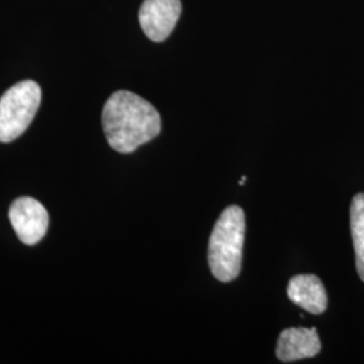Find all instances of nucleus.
I'll use <instances>...</instances> for the list:
<instances>
[{
    "instance_id": "f257e3e1",
    "label": "nucleus",
    "mask_w": 364,
    "mask_h": 364,
    "mask_svg": "<svg viewBox=\"0 0 364 364\" xmlns=\"http://www.w3.org/2000/svg\"><path fill=\"white\" fill-rule=\"evenodd\" d=\"M102 123L107 142L122 154H130L153 141L162 129L156 108L129 91H117L109 96L103 108Z\"/></svg>"
},
{
    "instance_id": "f03ea898",
    "label": "nucleus",
    "mask_w": 364,
    "mask_h": 364,
    "mask_svg": "<svg viewBox=\"0 0 364 364\" xmlns=\"http://www.w3.org/2000/svg\"><path fill=\"white\" fill-rule=\"evenodd\" d=\"M246 234V216L237 205L221 212L209 237L208 263L213 277L231 282L240 273L242 252Z\"/></svg>"
},
{
    "instance_id": "7ed1b4c3",
    "label": "nucleus",
    "mask_w": 364,
    "mask_h": 364,
    "mask_svg": "<svg viewBox=\"0 0 364 364\" xmlns=\"http://www.w3.org/2000/svg\"><path fill=\"white\" fill-rule=\"evenodd\" d=\"M42 92L36 81L15 84L0 97V142L10 144L31 124L41 105Z\"/></svg>"
},
{
    "instance_id": "20e7f679",
    "label": "nucleus",
    "mask_w": 364,
    "mask_h": 364,
    "mask_svg": "<svg viewBox=\"0 0 364 364\" xmlns=\"http://www.w3.org/2000/svg\"><path fill=\"white\" fill-rule=\"evenodd\" d=\"M14 231L25 245H36L46 235L49 227V213L33 197H19L9 210Z\"/></svg>"
},
{
    "instance_id": "39448f33",
    "label": "nucleus",
    "mask_w": 364,
    "mask_h": 364,
    "mask_svg": "<svg viewBox=\"0 0 364 364\" xmlns=\"http://www.w3.org/2000/svg\"><path fill=\"white\" fill-rule=\"evenodd\" d=\"M180 0H144L139 9V23L144 34L162 42L169 37L181 15Z\"/></svg>"
},
{
    "instance_id": "423d86ee",
    "label": "nucleus",
    "mask_w": 364,
    "mask_h": 364,
    "mask_svg": "<svg viewBox=\"0 0 364 364\" xmlns=\"http://www.w3.org/2000/svg\"><path fill=\"white\" fill-rule=\"evenodd\" d=\"M321 351V343L314 328H287L281 332L277 344V358L290 363L313 358Z\"/></svg>"
},
{
    "instance_id": "0eeeda50",
    "label": "nucleus",
    "mask_w": 364,
    "mask_h": 364,
    "mask_svg": "<svg viewBox=\"0 0 364 364\" xmlns=\"http://www.w3.org/2000/svg\"><path fill=\"white\" fill-rule=\"evenodd\" d=\"M287 297L306 312L321 314L326 311L328 297L321 279L313 274H301L290 279Z\"/></svg>"
},
{
    "instance_id": "6e6552de",
    "label": "nucleus",
    "mask_w": 364,
    "mask_h": 364,
    "mask_svg": "<svg viewBox=\"0 0 364 364\" xmlns=\"http://www.w3.org/2000/svg\"><path fill=\"white\" fill-rule=\"evenodd\" d=\"M351 234L356 255V270L364 282V193L355 196L352 200Z\"/></svg>"
}]
</instances>
